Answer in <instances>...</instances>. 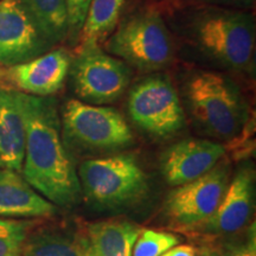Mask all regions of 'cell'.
Segmentation results:
<instances>
[{
	"instance_id": "obj_20",
	"label": "cell",
	"mask_w": 256,
	"mask_h": 256,
	"mask_svg": "<svg viewBox=\"0 0 256 256\" xmlns=\"http://www.w3.org/2000/svg\"><path fill=\"white\" fill-rule=\"evenodd\" d=\"M36 220L0 218V256H22L24 241Z\"/></svg>"
},
{
	"instance_id": "obj_6",
	"label": "cell",
	"mask_w": 256,
	"mask_h": 256,
	"mask_svg": "<svg viewBox=\"0 0 256 256\" xmlns=\"http://www.w3.org/2000/svg\"><path fill=\"white\" fill-rule=\"evenodd\" d=\"M106 50L144 72L165 69L174 56L171 34L154 10H145L124 20L112 32Z\"/></svg>"
},
{
	"instance_id": "obj_16",
	"label": "cell",
	"mask_w": 256,
	"mask_h": 256,
	"mask_svg": "<svg viewBox=\"0 0 256 256\" xmlns=\"http://www.w3.org/2000/svg\"><path fill=\"white\" fill-rule=\"evenodd\" d=\"M25 124L17 90L0 86V168L20 174L25 156Z\"/></svg>"
},
{
	"instance_id": "obj_15",
	"label": "cell",
	"mask_w": 256,
	"mask_h": 256,
	"mask_svg": "<svg viewBox=\"0 0 256 256\" xmlns=\"http://www.w3.org/2000/svg\"><path fill=\"white\" fill-rule=\"evenodd\" d=\"M55 212V206L38 194L19 172L0 168V216L40 218Z\"/></svg>"
},
{
	"instance_id": "obj_7",
	"label": "cell",
	"mask_w": 256,
	"mask_h": 256,
	"mask_svg": "<svg viewBox=\"0 0 256 256\" xmlns=\"http://www.w3.org/2000/svg\"><path fill=\"white\" fill-rule=\"evenodd\" d=\"M69 76L80 100L96 106L112 104L126 92L132 78L130 66L100 46L96 40L80 43L72 57Z\"/></svg>"
},
{
	"instance_id": "obj_18",
	"label": "cell",
	"mask_w": 256,
	"mask_h": 256,
	"mask_svg": "<svg viewBox=\"0 0 256 256\" xmlns=\"http://www.w3.org/2000/svg\"><path fill=\"white\" fill-rule=\"evenodd\" d=\"M124 4V0H92L78 43L104 40L116 28Z\"/></svg>"
},
{
	"instance_id": "obj_9",
	"label": "cell",
	"mask_w": 256,
	"mask_h": 256,
	"mask_svg": "<svg viewBox=\"0 0 256 256\" xmlns=\"http://www.w3.org/2000/svg\"><path fill=\"white\" fill-rule=\"evenodd\" d=\"M228 185V166L220 162L202 177L176 188L166 198V216L179 229L197 228L212 216Z\"/></svg>"
},
{
	"instance_id": "obj_11",
	"label": "cell",
	"mask_w": 256,
	"mask_h": 256,
	"mask_svg": "<svg viewBox=\"0 0 256 256\" xmlns=\"http://www.w3.org/2000/svg\"><path fill=\"white\" fill-rule=\"evenodd\" d=\"M72 57L68 49L57 48L28 62L4 68L2 87L40 98L55 95L68 78Z\"/></svg>"
},
{
	"instance_id": "obj_4",
	"label": "cell",
	"mask_w": 256,
	"mask_h": 256,
	"mask_svg": "<svg viewBox=\"0 0 256 256\" xmlns=\"http://www.w3.org/2000/svg\"><path fill=\"white\" fill-rule=\"evenodd\" d=\"M78 176L89 202L110 210L136 204L148 191L147 176L132 154L88 159Z\"/></svg>"
},
{
	"instance_id": "obj_13",
	"label": "cell",
	"mask_w": 256,
	"mask_h": 256,
	"mask_svg": "<svg viewBox=\"0 0 256 256\" xmlns=\"http://www.w3.org/2000/svg\"><path fill=\"white\" fill-rule=\"evenodd\" d=\"M254 202V174L250 168H242L228 185L223 200L209 220L192 232L214 236L232 235L244 228L250 220Z\"/></svg>"
},
{
	"instance_id": "obj_12",
	"label": "cell",
	"mask_w": 256,
	"mask_h": 256,
	"mask_svg": "<svg viewBox=\"0 0 256 256\" xmlns=\"http://www.w3.org/2000/svg\"><path fill=\"white\" fill-rule=\"evenodd\" d=\"M226 153L222 144L204 139L176 142L162 158V174L168 184L179 186L208 174Z\"/></svg>"
},
{
	"instance_id": "obj_24",
	"label": "cell",
	"mask_w": 256,
	"mask_h": 256,
	"mask_svg": "<svg viewBox=\"0 0 256 256\" xmlns=\"http://www.w3.org/2000/svg\"><path fill=\"white\" fill-rule=\"evenodd\" d=\"M197 252L192 246L188 244H177L168 252H165L162 256H196Z\"/></svg>"
},
{
	"instance_id": "obj_5",
	"label": "cell",
	"mask_w": 256,
	"mask_h": 256,
	"mask_svg": "<svg viewBox=\"0 0 256 256\" xmlns=\"http://www.w3.org/2000/svg\"><path fill=\"white\" fill-rule=\"evenodd\" d=\"M62 138L66 151L113 152L132 145L134 136L124 115L115 108L66 101L60 115Z\"/></svg>"
},
{
	"instance_id": "obj_10",
	"label": "cell",
	"mask_w": 256,
	"mask_h": 256,
	"mask_svg": "<svg viewBox=\"0 0 256 256\" xmlns=\"http://www.w3.org/2000/svg\"><path fill=\"white\" fill-rule=\"evenodd\" d=\"M22 0H0V66H17L52 50Z\"/></svg>"
},
{
	"instance_id": "obj_17",
	"label": "cell",
	"mask_w": 256,
	"mask_h": 256,
	"mask_svg": "<svg viewBox=\"0 0 256 256\" xmlns=\"http://www.w3.org/2000/svg\"><path fill=\"white\" fill-rule=\"evenodd\" d=\"M31 18L52 46L68 40L66 0H22Z\"/></svg>"
},
{
	"instance_id": "obj_25",
	"label": "cell",
	"mask_w": 256,
	"mask_h": 256,
	"mask_svg": "<svg viewBox=\"0 0 256 256\" xmlns=\"http://www.w3.org/2000/svg\"><path fill=\"white\" fill-rule=\"evenodd\" d=\"M2 75H4V68L0 66V84H2Z\"/></svg>"
},
{
	"instance_id": "obj_14",
	"label": "cell",
	"mask_w": 256,
	"mask_h": 256,
	"mask_svg": "<svg viewBox=\"0 0 256 256\" xmlns=\"http://www.w3.org/2000/svg\"><path fill=\"white\" fill-rule=\"evenodd\" d=\"M142 228L126 220L80 223L74 240L81 256H132Z\"/></svg>"
},
{
	"instance_id": "obj_2",
	"label": "cell",
	"mask_w": 256,
	"mask_h": 256,
	"mask_svg": "<svg viewBox=\"0 0 256 256\" xmlns=\"http://www.w3.org/2000/svg\"><path fill=\"white\" fill-rule=\"evenodd\" d=\"M184 94L192 118L211 136L229 140L247 122V104L241 92L222 74L194 70L188 76Z\"/></svg>"
},
{
	"instance_id": "obj_22",
	"label": "cell",
	"mask_w": 256,
	"mask_h": 256,
	"mask_svg": "<svg viewBox=\"0 0 256 256\" xmlns=\"http://www.w3.org/2000/svg\"><path fill=\"white\" fill-rule=\"evenodd\" d=\"M90 2L92 0H66L68 11V40L72 46L78 44Z\"/></svg>"
},
{
	"instance_id": "obj_21",
	"label": "cell",
	"mask_w": 256,
	"mask_h": 256,
	"mask_svg": "<svg viewBox=\"0 0 256 256\" xmlns=\"http://www.w3.org/2000/svg\"><path fill=\"white\" fill-rule=\"evenodd\" d=\"M179 242L180 238L174 234L142 229L134 244L132 256H162Z\"/></svg>"
},
{
	"instance_id": "obj_3",
	"label": "cell",
	"mask_w": 256,
	"mask_h": 256,
	"mask_svg": "<svg viewBox=\"0 0 256 256\" xmlns=\"http://www.w3.org/2000/svg\"><path fill=\"white\" fill-rule=\"evenodd\" d=\"M194 38L202 52L232 72L254 74L256 32L250 14L209 11L194 20Z\"/></svg>"
},
{
	"instance_id": "obj_1",
	"label": "cell",
	"mask_w": 256,
	"mask_h": 256,
	"mask_svg": "<svg viewBox=\"0 0 256 256\" xmlns=\"http://www.w3.org/2000/svg\"><path fill=\"white\" fill-rule=\"evenodd\" d=\"M17 98L26 134L22 176L54 206L78 203L82 188L64 146L56 98L20 92H17Z\"/></svg>"
},
{
	"instance_id": "obj_23",
	"label": "cell",
	"mask_w": 256,
	"mask_h": 256,
	"mask_svg": "<svg viewBox=\"0 0 256 256\" xmlns=\"http://www.w3.org/2000/svg\"><path fill=\"white\" fill-rule=\"evenodd\" d=\"M220 256H256L255 235L252 234L247 242L226 247Z\"/></svg>"
},
{
	"instance_id": "obj_8",
	"label": "cell",
	"mask_w": 256,
	"mask_h": 256,
	"mask_svg": "<svg viewBox=\"0 0 256 256\" xmlns=\"http://www.w3.org/2000/svg\"><path fill=\"white\" fill-rule=\"evenodd\" d=\"M127 110L133 122L156 139H168L185 126L180 98L162 74L145 78L130 89Z\"/></svg>"
},
{
	"instance_id": "obj_19",
	"label": "cell",
	"mask_w": 256,
	"mask_h": 256,
	"mask_svg": "<svg viewBox=\"0 0 256 256\" xmlns=\"http://www.w3.org/2000/svg\"><path fill=\"white\" fill-rule=\"evenodd\" d=\"M34 228L25 238L22 256H81L74 238L56 230Z\"/></svg>"
}]
</instances>
